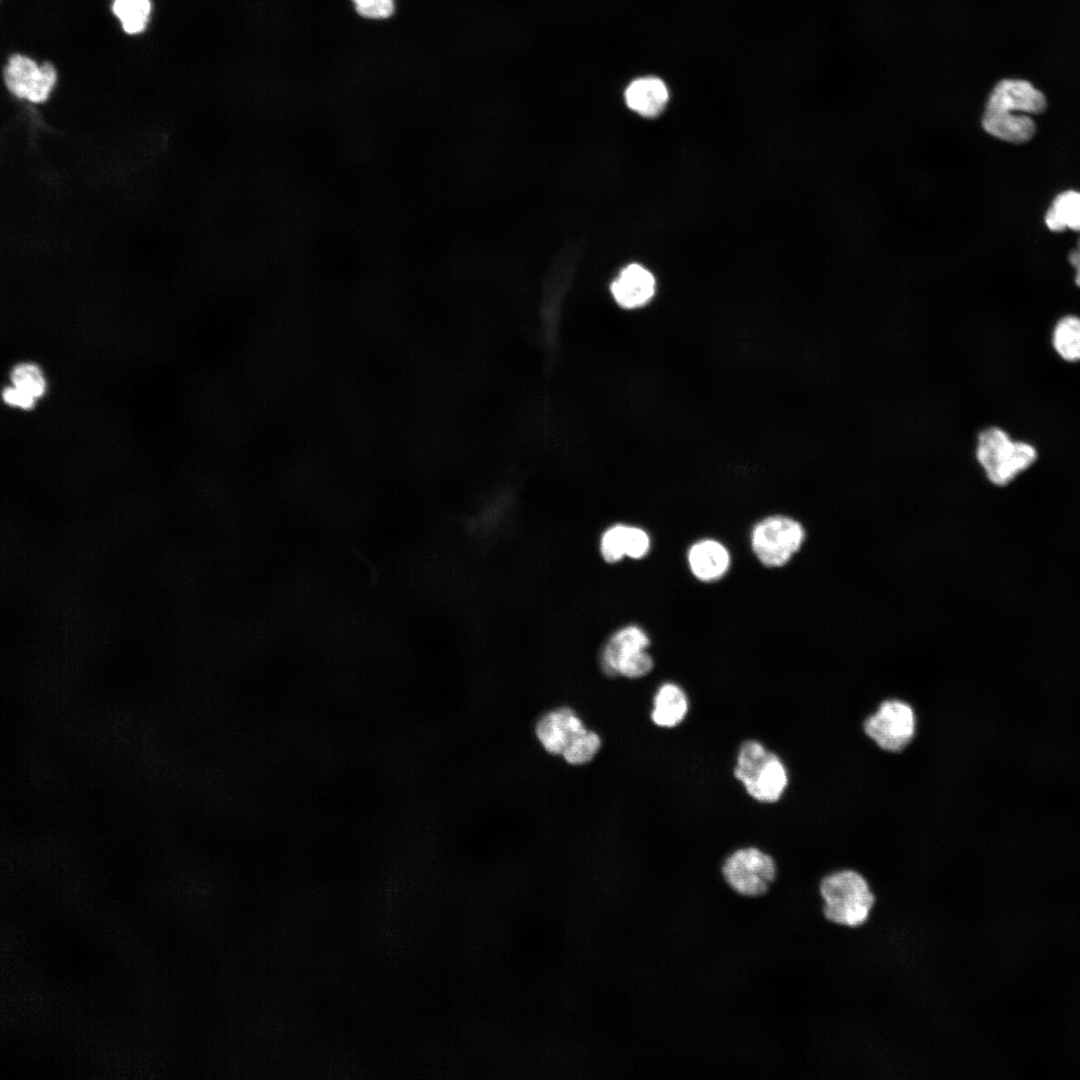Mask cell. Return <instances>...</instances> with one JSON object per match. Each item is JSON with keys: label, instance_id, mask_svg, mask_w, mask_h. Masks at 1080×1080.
Instances as JSON below:
<instances>
[{"label": "cell", "instance_id": "23", "mask_svg": "<svg viewBox=\"0 0 1080 1080\" xmlns=\"http://www.w3.org/2000/svg\"><path fill=\"white\" fill-rule=\"evenodd\" d=\"M654 662L647 650L640 651L620 664L617 676L629 679H637L646 676L653 668Z\"/></svg>", "mask_w": 1080, "mask_h": 1080}, {"label": "cell", "instance_id": "16", "mask_svg": "<svg viewBox=\"0 0 1080 1080\" xmlns=\"http://www.w3.org/2000/svg\"><path fill=\"white\" fill-rule=\"evenodd\" d=\"M1045 224L1055 232L1065 229L1080 232V192L1068 190L1058 194L1045 214Z\"/></svg>", "mask_w": 1080, "mask_h": 1080}, {"label": "cell", "instance_id": "10", "mask_svg": "<svg viewBox=\"0 0 1080 1080\" xmlns=\"http://www.w3.org/2000/svg\"><path fill=\"white\" fill-rule=\"evenodd\" d=\"M655 278L645 267L633 263L621 270L611 283L610 291L623 308L633 309L645 305L655 293Z\"/></svg>", "mask_w": 1080, "mask_h": 1080}, {"label": "cell", "instance_id": "12", "mask_svg": "<svg viewBox=\"0 0 1080 1080\" xmlns=\"http://www.w3.org/2000/svg\"><path fill=\"white\" fill-rule=\"evenodd\" d=\"M727 548L713 539L694 543L688 552V564L692 574L703 582H712L726 574L730 566Z\"/></svg>", "mask_w": 1080, "mask_h": 1080}, {"label": "cell", "instance_id": "1", "mask_svg": "<svg viewBox=\"0 0 1080 1080\" xmlns=\"http://www.w3.org/2000/svg\"><path fill=\"white\" fill-rule=\"evenodd\" d=\"M818 891L825 919L846 928L863 926L876 903L870 882L854 868H840L825 874Z\"/></svg>", "mask_w": 1080, "mask_h": 1080}, {"label": "cell", "instance_id": "8", "mask_svg": "<svg viewBox=\"0 0 1080 1080\" xmlns=\"http://www.w3.org/2000/svg\"><path fill=\"white\" fill-rule=\"evenodd\" d=\"M585 728L575 710L560 706L540 716L535 725V735L546 752L561 755L572 739Z\"/></svg>", "mask_w": 1080, "mask_h": 1080}, {"label": "cell", "instance_id": "17", "mask_svg": "<svg viewBox=\"0 0 1080 1080\" xmlns=\"http://www.w3.org/2000/svg\"><path fill=\"white\" fill-rule=\"evenodd\" d=\"M1051 342L1060 358L1080 362V317L1067 315L1060 318L1053 328Z\"/></svg>", "mask_w": 1080, "mask_h": 1080}, {"label": "cell", "instance_id": "14", "mask_svg": "<svg viewBox=\"0 0 1080 1080\" xmlns=\"http://www.w3.org/2000/svg\"><path fill=\"white\" fill-rule=\"evenodd\" d=\"M688 708V697L684 690L675 683L667 682L654 695L651 719L659 727L672 728L684 720Z\"/></svg>", "mask_w": 1080, "mask_h": 1080}, {"label": "cell", "instance_id": "19", "mask_svg": "<svg viewBox=\"0 0 1080 1080\" xmlns=\"http://www.w3.org/2000/svg\"><path fill=\"white\" fill-rule=\"evenodd\" d=\"M600 747V736L595 731L585 728L565 747L561 756L570 765H584L595 757Z\"/></svg>", "mask_w": 1080, "mask_h": 1080}, {"label": "cell", "instance_id": "6", "mask_svg": "<svg viewBox=\"0 0 1080 1080\" xmlns=\"http://www.w3.org/2000/svg\"><path fill=\"white\" fill-rule=\"evenodd\" d=\"M863 729L867 737L882 750L900 752L915 735V712L903 700L887 699L865 719Z\"/></svg>", "mask_w": 1080, "mask_h": 1080}, {"label": "cell", "instance_id": "20", "mask_svg": "<svg viewBox=\"0 0 1080 1080\" xmlns=\"http://www.w3.org/2000/svg\"><path fill=\"white\" fill-rule=\"evenodd\" d=\"M11 384L34 398L39 399L47 389V382L39 366L31 362L16 364L10 372Z\"/></svg>", "mask_w": 1080, "mask_h": 1080}, {"label": "cell", "instance_id": "4", "mask_svg": "<svg viewBox=\"0 0 1080 1080\" xmlns=\"http://www.w3.org/2000/svg\"><path fill=\"white\" fill-rule=\"evenodd\" d=\"M727 886L745 898L766 895L777 877V864L768 853L756 847L739 848L729 854L721 867Z\"/></svg>", "mask_w": 1080, "mask_h": 1080}, {"label": "cell", "instance_id": "26", "mask_svg": "<svg viewBox=\"0 0 1080 1080\" xmlns=\"http://www.w3.org/2000/svg\"><path fill=\"white\" fill-rule=\"evenodd\" d=\"M1068 259L1076 272L1075 283L1078 287H1080V239L1077 246L1069 253Z\"/></svg>", "mask_w": 1080, "mask_h": 1080}, {"label": "cell", "instance_id": "25", "mask_svg": "<svg viewBox=\"0 0 1080 1080\" xmlns=\"http://www.w3.org/2000/svg\"><path fill=\"white\" fill-rule=\"evenodd\" d=\"M3 401L11 407L20 408L23 410L32 409L35 406L36 398L27 392L13 386H7L2 391Z\"/></svg>", "mask_w": 1080, "mask_h": 1080}, {"label": "cell", "instance_id": "5", "mask_svg": "<svg viewBox=\"0 0 1080 1080\" xmlns=\"http://www.w3.org/2000/svg\"><path fill=\"white\" fill-rule=\"evenodd\" d=\"M805 539V528L798 520L786 515H771L754 526L751 546L764 566L778 568L800 551Z\"/></svg>", "mask_w": 1080, "mask_h": 1080}, {"label": "cell", "instance_id": "18", "mask_svg": "<svg viewBox=\"0 0 1080 1080\" xmlns=\"http://www.w3.org/2000/svg\"><path fill=\"white\" fill-rule=\"evenodd\" d=\"M111 10L128 35L144 32L152 13L151 0H113Z\"/></svg>", "mask_w": 1080, "mask_h": 1080}, {"label": "cell", "instance_id": "24", "mask_svg": "<svg viewBox=\"0 0 1080 1080\" xmlns=\"http://www.w3.org/2000/svg\"><path fill=\"white\" fill-rule=\"evenodd\" d=\"M650 545V537L645 530L635 526H627L626 556L641 559L649 552Z\"/></svg>", "mask_w": 1080, "mask_h": 1080}, {"label": "cell", "instance_id": "9", "mask_svg": "<svg viewBox=\"0 0 1080 1080\" xmlns=\"http://www.w3.org/2000/svg\"><path fill=\"white\" fill-rule=\"evenodd\" d=\"M1046 105L1045 95L1031 82L1024 79H1003L992 89L985 106L1030 115L1042 113Z\"/></svg>", "mask_w": 1080, "mask_h": 1080}, {"label": "cell", "instance_id": "2", "mask_svg": "<svg viewBox=\"0 0 1080 1080\" xmlns=\"http://www.w3.org/2000/svg\"><path fill=\"white\" fill-rule=\"evenodd\" d=\"M975 458L988 482L1005 487L1036 462V448L1025 441L1013 440L998 426H989L977 434Z\"/></svg>", "mask_w": 1080, "mask_h": 1080}, {"label": "cell", "instance_id": "7", "mask_svg": "<svg viewBox=\"0 0 1080 1080\" xmlns=\"http://www.w3.org/2000/svg\"><path fill=\"white\" fill-rule=\"evenodd\" d=\"M3 79L7 90L17 99L43 104L55 89L58 75L52 63L38 64L31 57L16 53L9 57Z\"/></svg>", "mask_w": 1080, "mask_h": 1080}, {"label": "cell", "instance_id": "11", "mask_svg": "<svg viewBox=\"0 0 1080 1080\" xmlns=\"http://www.w3.org/2000/svg\"><path fill=\"white\" fill-rule=\"evenodd\" d=\"M649 645L650 639L641 627L628 625L621 628L603 647L600 656L602 671L607 676H617V669L622 662L642 650H647Z\"/></svg>", "mask_w": 1080, "mask_h": 1080}, {"label": "cell", "instance_id": "22", "mask_svg": "<svg viewBox=\"0 0 1080 1080\" xmlns=\"http://www.w3.org/2000/svg\"><path fill=\"white\" fill-rule=\"evenodd\" d=\"M352 10L360 19L381 22L390 19L395 13V0H348Z\"/></svg>", "mask_w": 1080, "mask_h": 1080}, {"label": "cell", "instance_id": "21", "mask_svg": "<svg viewBox=\"0 0 1080 1080\" xmlns=\"http://www.w3.org/2000/svg\"><path fill=\"white\" fill-rule=\"evenodd\" d=\"M627 526L615 524L602 534L600 552L606 562L615 563L626 556Z\"/></svg>", "mask_w": 1080, "mask_h": 1080}, {"label": "cell", "instance_id": "3", "mask_svg": "<svg viewBox=\"0 0 1080 1080\" xmlns=\"http://www.w3.org/2000/svg\"><path fill=\"white\" fill-rule=\"evenodd\" d=\"M734 776L752 798L763 803L778 801L788 785L783 761L756 740L741 744Z\"/></svg>", "mask_w": 1080, "mask_h": 1080}, {"label": "cell", "instance_id": "13", "mask_svg": "<svg viewBox=\"0 0 1080 1080\" xmlns=\"http://www.w3.org/2000/svg\"><path fill=\"white\" fill-rule=\"evenodd\" d=\"M669 98L665 83L656 77L646 76L633 80L626 88L627 106L643 117H656L665 108Z\"/></svg>", "mask_w": 1080, "mask_h": 1080}, {"label": "cell", "instance_id": "15", "mask_svg": "<svg viewBox=\"0 0 1080 1080\" xmlns=\"http://www.w3.org/2000/svg\"><path fill=\"white\" fill-rule=\"evenodd\" d=\"M982 127L989 135L1014 144L1029 141L1036 131L1035 122L1029 114L984 112Z\"/></svg>", "mask_w": 1080, "mask_h": 1080}]
</instances>
